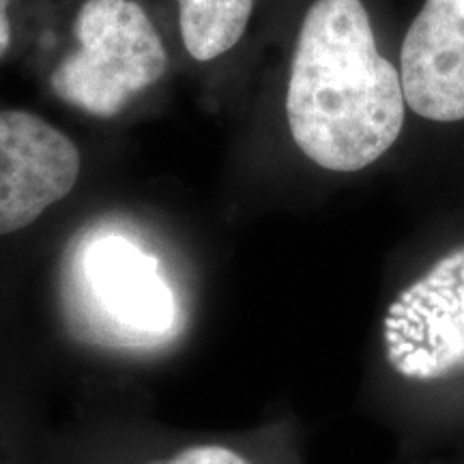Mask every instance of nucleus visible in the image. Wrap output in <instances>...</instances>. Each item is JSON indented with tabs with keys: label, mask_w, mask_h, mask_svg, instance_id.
<instances>
[{
	"label": "nucleus",
	"mask_w": 464,
	"mask_h": 464,
	"mask_svg": "<svg viewBox=\"0 0 464 464\" xmlns=\"http://www.w3.org/2000/svg\"><path fill=\"white\" fill-rule=\"evenodd\" d=\"M400 78L415 114L464 121V0H426L404 37Z\"/></svg>",
	"instance_id": "39448f33"
},
{
	"label": "nucleus",
	"mask_w": 464,
	"mask_h": 464,
	"mask_svg": "<svg viewBox=\"0 0 464 464\" xmlns=\"http://www.w3.org/2000/svg\"><path fill=\"white\" fill-rule=\"evenodd\" d=\"M396 67L381 54L362 0H314L301 24L286 91L293 140L334 172L382 158L404 125Z\"/></svg>",
	"instance_id": "f257e3e1"
},
{
	"label": "nucleus",
	"mask_w": 464,
	"mask_h": 464,
	"mask_svg": "<svg viewBox=\"0 0 464 464\" xmlns=\"http://www.w3.org/2000/svg\"><path fill=\"white\" fill-rule=\"evenodd\" d=\"M185 50L207 63L241 42L254 0H177Z\"/></svg>",
	"instance_id": "0eeeda50"
},
{
	"label": "nucleus",
	"mask_w": 464,
	"mask_h": 464,
	"mask_svg": "<svg viewBox=\"0 0 464 464\" xmlns=\"http://www.w3.org/2000/svg\"><path fill=\"white\" fill-rule=\"evenodd\" d=\"M387 359L415 381L464 370V247L445 254L387 310Z\"/></svg>",
	"instance_id": "7ed1b4c3"
},
{
	"label": "nucleus",
	"mask_w": 464,
	"mask_h": 464,
	"mask_svg": "<svg viewBox=\"0 0 464 464\" xmlns=\"http://www.w3.org/2000/svg\"><path fill=\"white\" fill-rule=\"evenodd\" d=\"M78 48L50 75L54 95L92 116L121 114L164 75L158 28L136 0H86L73 22Z\"/></svg>",
	"instance_id": "f03ea898"
},
{
	"label": "nucleus",
	"mask_w": 464,
	"mask_h": 464,
	"mask_svg": "<svg viewBox=\"0 0 464 464\" xmlns=\"http://www.w3.org/2000/svg\"><path fill=\"white\" fill-rule=\"evenodd\" d=\"M160 464H249L246 458L237 454L228 448H219V445H198V448H189L181 451L168 462Z\"/></svg>",
	"instance_id": "6e6552de"
},
{
	"label": "nucleus",
	"mask_w": 464,
	"mask_h": 464,
	"mask_svg": "<svg viewBox=\"0 0 464 464\" xmlns=\"http://www.w3.org/2000/svg\"><path fill=\"white\" fill-rule=\"evenodd\" d=\"M80 150L28 110L0 112V237L14 235L63 200L80 177Z\"/></svg>",
	"instance_id": "20e7f679"
},
{
	"label": "nucleus",
	"mask_w": 464,
	"mask_h": 464,
	"mask_svg": "<svg viewBox=\"0 0 464 464\" xmlns=\"http://www.w3.org/2000/svg\"><path fill=\"white\" fill-rule=\"evenodd\" d=\"M84 274L106 314L123 329L158 335L172 324L174 297L158 260L125 237H103L91 243Z\"/></svg>",
	"instance_id": "423d86ee"
},
{
	"label": "nucleus",
	"mask_w": 464,
	"mask_h": 464,
	"mask_svg": "<svg viewBox=\"0 0 464 464\" xmlns=\"http://www.w3.org/2000/svg\"><path fill=\"white\" fill-rule=\"evenodd\" d=\"M9 0H0V61L7 54L11 45V22H9Z\"/></svg>",
	"instance_id": "1a4fd4ad"
}]
</instances>
